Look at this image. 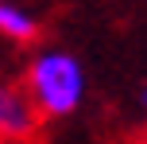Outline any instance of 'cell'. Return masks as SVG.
<instances>
[{"instance_id": "6da1fadb", "label": "cell", "mask_w": 147, "mask_h": 144, "mask_svg": "<svg viewBox=\"0 0 147 144\" xmlns=\"http://www.w3.org/2000/svg\"><path fill=\"white\" fill-rule=\"evenodd\" d=\"M23 82L43 117H70L85 98V70L70 51H39L23 70Z\"/></svg>"}, {"instance_id": "7a4b0ae2", "label": "cell", "mask_w": 147, "mask_h": 144, "mask_svg": "<svg viewBox=\"0 0 147 144\" xmlns=\"http://www.w3.org/2000/svg\"><path fill=\"white\" fill-rule=\"evenodd\" d=\"M39 117H43V109L35 105L27 82L0 74V140H8V144L31 140L39 129Z\"/></svg>"}, {"instance_id": "3957f363", "label": "cell", "mask_w": 147, "mask_h": 144, "mask_svg": "<svg viewBox=\"0 0 147 144\" xmlns=\"http://www.w3.org/2000/svg\"><path fill=\"white\" fill-rule=\"evenodd\" d=\"M0 35L12 43H35L39 39V20L31 12H23L12 0H0Z\"/></svg>"}, {"instance_id": "277c9868", "label": "cell", "mask_w": 147, "mask_h": 144, "mask_svg": "<svg viewBox=\"0 0 147 144\" xmlns=\"http://www.w3.org/2000/svg\"><path fill=\"white\" fill-rule=\"evenodd\" d=\"M140 105H143V109H147V86H143V93H140Z\"/></svg>"}]
</instances>
